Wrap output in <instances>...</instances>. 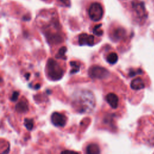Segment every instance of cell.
I'll return each instance as SVG.
<instances>
[{
  "label": "cell",
  "mask_w": 154,
  "mask_h": 154,
  "mask_svg": "<svg viewBox=\"0 0 154 154\" xmlns=\"http://www.w3.org/2000/svg\"><path fill=\"white\" fill-rule=\"evenodd\" d=\"M125 34H126V31L124 29L120 28H116L112 32L111 38L114 41H118L121 38H123Z\"/></svg>",
  "instance_id": "7c38bea8"
},
{
  "label": "cell",
  "mask_w": 154,
  "mask_h": 154,
  "mask_svg": "<svg viewBox=\"0 0 154 154\" xmlns=\"http://www.w3.org/2000/svg\"><path fill=\"white\" fill-rule=\"evenodd\" d=\"M70 64L72 67V69L70 70V74H74L79 72L80 69V64L75 61H72L70 62Z\"/></svg>",
  "instance_id": "9a60e30c"
},
{
  "label": "cell",
  "mask_w": 154,
  "mask_h": 154,
  "mask_svg": "<svg viewBox=\"0 0 154 154\" xmlns=\"http://www.w3.org/2000/svg\"><path fill=\"white\" fill-rule=\"evenodd\" d=\"M132 7L136 17L139 21L143 22L146 19L147 13L143 2L134 0L132 2Z\"/></svg>",
  "instance_id": "3957f363"
},
{
  "label": "cell",
  "mask_w": 154,
  "mask_h": 154,
  "mask_svg": "<svg viewBox=\"0 0 154 154\" xmlns=\"http://www.w3.org/2000/svg\"><path fill=\"white\" fill-rule=\"evenodd\" d=\"M103 14V10L100 3L93 2L90 5L88 9V15L93 21L100 20L102 18Z\"/></svg>",
  "instance_id": "5b68a950"
},
{
  "label": "cell",
  "mask_w": 154,
  "mask_h": 154,
  "mask_svg": "<svg viewBox=\"0 0 154 154\" xmlns=\"http://www.w3.org/2000/svg\"><path fill=\"white\" fill-rule=\"evenodd\" d=\"M24 76H25V78H26V79H28V78H29V76H30V74H29V73H25V75Z\"/></svg>",
  "instance_id": "7402d4cb"
},
{
  "label": "cell",
  "mask_w": 154,
  "mask_h": 154,
  "mask_svg": "<svg viewBox=\"0 0 154 154\" xmlns=\"http://www.w3.org/2000/svg\"><path fill=\"white\" fill-rule=\"evenodd\" d=\"M19 96V93L18 91H14L13 93V94H11V96L10 97V100L11 101H13V102L16 101L18 99Z\"/></svg>",
  "instance_id": "ffe728a7"
},
{
  "label": "cell",
  "mask_w": 154,
  "mask_h": 154,
  "mask_svg": "<svg viewBox=\"0 0 154 154\" xmlns=\"http://www.w3.org/2000/svg\"><path fill=\"white\" fill-rule=\"evenodd\" d=\"M24 126L25 128L31 131L32 129L34 127V120L32 119H28L25 118L24 119Z\"/></svg>",
  "instance_id": "2e32d148"
},
{
  "label": "cell",
  "mask_w": 154,
  "mask_h": 154,
  "mask_svg": "<svg viewBox=\"0 0 154 154\" xmlns=\"http://www.w3.org/2000/svg\"><path fill=\"white\" fill-rule=\"evenodd\" d=\"M88 73L90 78L99 79H105L109 76L110 74L109 72L107 69L99 66H91L89 69Z\"/></svg>",
  "instance_id": "277c9868"
},
{
  "label": "cell",
  "mask_w": 154,
  "mask_h": 154,
  "mask_svg": "<svg viewBox=\"0 0 154 154\" xmlns=\"http://www.w3.org/2000/svg\"><path fill=\"white\" fill-rule=\"evenodd\" d=\"M144 87V83L140 78H135L131 82V88L135 90H140L143 89Z\"/></svg>",
  "instance_id": "8fae6325"
},
{
  "label": "cell",
  "mask_w": 154,
  "mask_h": 154,
  "mask_svg": "<svg viewBox=\"0 0 154 154\" xmlns=\"http://www.w3.org/2000/svg\"><path fill=\"white\" fill-rule=\"evenodd\" d=\"M60 1L66 6H69L70 5V0H60Z\"/></svg>",
  "instance_id": "44dd1931"
},
{
  "label": "cell",
  "mask_w": 154,
  "mask_h": 154,
  "mask_svg": "<svg viewBox=\"0 0 154 154\" xmlns=\"http://www.w3.org/2000/svg\"><path fill=\"white\" fill-rule=\"evenodd\" d=\"M142 73V70L141 69H137V70H131L129 71V75L130 76H134L137 75H139V74H141Z\"/></svg>",
  "instance_id": "ac0fdd59"
},
{
  "label": "cell",
  "mask_w": 154,
  "mask_h": 154,
  "mask_svg": "<svg viewBox=\"0 0 154 154\" xmlns=\"http://www.w3.org/2000/svg\"><path fill=\"white\" fill-rule=\"evenodd\" d=\"M60 154H79V153L76 151H75V150L66 149V150H62L60 152Z\"/></svg>",
  "instance_id": "d6986e66"
},
{
  "label": "cell",
  "mask_w": 154,
  "mask_h": 154,
  "mask_svg": "<svg viewBox=\"0 0 154 154\" xmlns=\"http://www.w3.org/2000/svg\"><path fill=\"white\" fill-rule=\"evenodd\" d=\"M85 154H100L101 150L98 144L96 143H88L85 147Z\"/></svg>",
  "instance_id": "9c48e42d"
},
{
  "label": "cell",
  "mask_w": 154,
  "mask_h": 154,
  "mask_svg": "<svg viewBox=\"0 0 154 154\" xmlns=\"http://www.w3.org/2000/svg\"><path fill=\"white\" fill-rule=\"evenodd\" d=\"M34 87H35V89H38V88H40V85L39 84H37Z\"/></svg>",
  "instance_id": "603a6c76"
},
{
  "label": "cell",
  "mask_w": 154,
  "mask_h": 154,
  "mask_svg": "<svg viewBox=\"0 0 154 154\" xmlns=\"http://www.w3.org/2000/svg\"><path fill=\"white\" fill-rule=\"evenodd\" d=\"M67 51V48L66 46H63L61 47L58 51L57 54L55 55V58H58V59H63L66 60V57L65 55V54Z\"/></svg>",
  "instance_id": "5bb4252c"
},
{
  "label": "cell",
  "mask_w": 154,
  "mask_h": 154,
  "mask_svg": "<svg viewBox=\"0 0 154 154\" xmlns=\"http://www.w3.org/2000/svg\"><path fill=\"white\" fill-rule=\"evenodd\" d=\"M94 38L93 35L85 33L81 34L78 36V43L81 46H92L94 44Z\"/></svg>",
  "instance_id": "52a82bcc"
},
{
  "label": "cell",
  "mask_w": 154,
  "mask_h": 154,
  "mask_svg": "<svg viewBox=\"0 0 154 154\" xmlns=\"http://www.w3.org/2000/svg\"><path fill=\"white\" fill-rule=\"evenodd\" d=\"M106 61L111 64H114L117 63L118 60V55L115 52H111L109 54H108L106 57Z\"/></svg>",
  "instance_id": "4fadbf2b"
},
{
  "label": "cell",
  "mask_w": 154,
  "mask_h": 154,
  "mask_svg": "<svg viewBox=\"0 0 154 154\" xmlns=\"http://www.w3.org/2000/svg\"><path fill=\"white\" fill-rule=\"evenodd\" d=\"M67 117L62 113L58 112H54L51 116V120L52 123L57 127H64L67 123Z\"/></svg>",
  "instance_id": "8992f818"
},
{
  "label": "cell",
  "mask_w": 154,
  "mask_h": 154,
  "mask_svg": "<svg viewBox=\"0 0 154 154\" xmlns=\"http://www.w3.org/2000/svg\"><path fill=\"white\" fill-rule=\"evenodd\" d=\"M43 1H46V0H43Z\"/></svg>",
  "instance_id": "cb8c5ba5"
},
{
  "label": "cell",
  "mask_w": 154,
  "mask_h": 154,
  "mask_svg": "<svg viewBox=\"0 0 154 154\" xmlns=\"http://www.w3.org/2000/svg\"><path fill=\"white\" fill-rule=\"evenodd\" d=\"M73 103L78 112H88L92 111L95 106V98L91 91L83 90L75 94Z\"/></svg>",
  "instance_id": "6da1fadb"
},
{
  "label": "cell",
  "mask_w": 154,
  "mask_h": 154,
  "mask_svg": "<svg viewBox=\"0 0 154 154\" xmlns=\"http://www.w3.org/2000/svg\"><path fill=\"white\" fill-rule=\"evenodd\" d=\"M101 26H102V24H99L94 26V27L93 29V34L97 36H101L103 32V30L100 28Z\"/></svg>",
  "instance_id": "e0dca14e"
},
{
  "label": "cell",
  "mask_w": 154,
  "mask_h": 154,
  "mask_svg": "<svg viewBox=\"0 0 154 154\" xmlns=\"http://www.w3.org/2000/svg\"><path fill=\"white\" fill-rule=\"evenodd\" d=\"M46 70L48 77L53 80L61 79L64 75V71L61 66L52 58H49L46 63Z\"/></svg>",
  "instance_id": "7a4b0ae2"
},
{
  "label": "cell",
  "mask_w": 154,
  "mask_h": 154,
  "mask_svg": "<svg viewBox=\"0 0 154 154\" xmlns=\"http://www.w3.org/2000/svg\"><path fill=\"white\" fill-rule=\"evenodd\" d=\"M15 110L17 113L19 114H23L27 112L29 110L28 102L25 99L20 100L15 105Z\"/></svg>",
  "instance_id": "30bf717a"
},
{
  "label": "cell",
  "mask_w": 154,
  "mask_h": 154,
  "mask_svg": "<svg viewBox=\"0 0 154 154\" xmlns=\"http://www.w3.org/2000/svg\"><path fill=\"white\" fill-rule=\"evenodd\" d=\"M105 100L111 108L116 109L119 106V98L114 93H108L105 96Z\"/></svg>",
  "instance_id": "ba28073f"
}]
</instances>
